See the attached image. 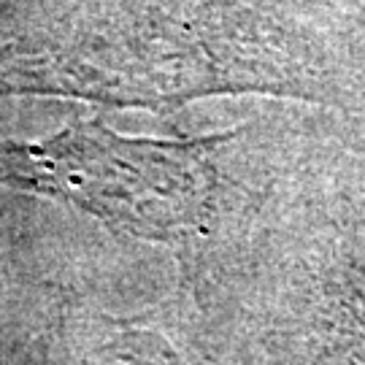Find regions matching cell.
Listing matches in <instances>:
<instances>
[{"mask_svg":"<svg viewBox=\"0 0 365 365\" xmlns=\"http://www.w3.org/2000/svg\"><path fill=\"white\" fill-rule=\"evenodd\" d=\"M0 187L71 203L138 238L190 230L209 195L195 146L125 138L98 122L38 144H0Z\"/></svg>","mask_w":365,"mask_h":365,"instance_id":"1","label":"cell"}]
</instances>
